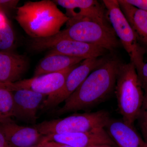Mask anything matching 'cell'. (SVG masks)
Here are the masks:
<instances>
[{
	"instance_id": "20",
	"label": "cell",
	"mask_w": 147,
	"mask_h": 147,
	"mask_svg": "<svg viewBox=\"0 0 147 147\" xmlns=\"http://www.w3.org/2000/svg\"><path fill=\"white\" fill-rule=\"evenodd\" d=\"M137 121L143 138L146 141L147 139V92L144 93V101Z\"/></svg>"
},
{
	"instance_id": "12",
	"label": "cell",
	"mask_w": 147,
	"mask_h": 147,
	"mask_svg": "<svg viewBox=\"0 0 147 147\" xmlns=\"http://www.w3.org/2000/svg\"><path fill=\"white\" fill-rule=\"evenodd\" d=\"M47 50L49 54L65 55L84 59L101 57L108 52L96 45L67 39L58 40Z\"/></svg>"
},
{
	"instance_id": "29",
	"label": "cell",
	"mask_w": 147,
	"mask_h": 147,
	"mask_svg": "<svg viewBox=\"0 0 147 147\" xmlns=\"http://www.w3.org/2000/svg\"><path fill=\"white\" fill-rule=\"evenodd\" d=\"M146 141V142H147V140H146V141Z\"/></svg>"
},
{
	"instance_id": "27",
	"label": "cell",
	"mask_w": 147,
	"mask_h": 147,
	"mask_svg": "<svg viewBox=\"0 0 147 147\" xmlns=\"http://www.w3.org/2000/svg\"><path fill=\"white\" fill-rule=\"evenodd\" d=\"M88 147H118L117 146H111L109 145H95V146H91Z\"/></svg>"
},
{
	"instance_id": "11",
	"label": "cell",
	"mask_w": 147,
	"mask_h": 147,
	"mask_svg": "<svg viewBox=\"0 0 147 147\" xmlns=\"http://www.w3.org/2000/svg\"><path fill=\"white\" fill-rule=\"evenodd\" d=\"M13 117L29 123H36L37 113L48 96L28 90H21L13 92Z\"/></svg>"
},
{
	"instance_id": "5",
	"label": "cell",
	"mask_w": 147,
	"mask_h": 147,
	"mask_svg": "<svg viewBox=\"0 0 147 147\" xmlns=\"http://www.w3.org/2000/svg\"><path fill=\"white\" fill-rule=\"evenodd\" d=\"M110 119L108 111L74 114L63 118L45 121L33 127L43 136L51 134L86 132L104 128Z\"/></svg>"
},
{
	"instance_id": "28",
	"label": "cell",
	"mask_w": 147,
	"mask_h": 147,
	"mask_svg": "<svg viewBox=\"0 0 147 147\" xmlns=\"http://www.w3.org/2000/svg\"><path fill=\"white\" fill-rule=\"evenodd\" d=\"M39 147V146H34V147Z\"/></svg>"
},
{
	"instance_id": "15",
	"label": "cell",
	"mask_w": 147,
	"mask_h": 147,
	"mask_svg": "<svg viewBox=\"0 0 147 147\" xmlns=\"http://www.w3.org/2000/svg\"><path fill=\"white\" fill-rule=\"evenodd\" d=\"M28 66V60L24 55L0 51V83L20 81Z\"/></svg>"
},
{
	"instance_id": "10",
	"label": "cell",
	"mask_w": 147,
	"mask_h": 147,
	"mask_svg": "<svg viewBox=\"0 0 147 147\" xmlns=\"http://www.w3.org/2000/svg\"><path fill=\"white\" fill-rule=\"evenodd\" d=\"M41 141H53L72 147H88L99 145L117 146L104 128L86 132L49 134L43 136Z\"/></svg>"
},
{
	"instance_id": "22",
	"label": "cell",
	"mask_w": 147,
	"mask_h": 147,
	"mask_svg": "<svg viewBox=\"0 0 147 147\" xmlns=\"http://www.w3.org/2000/svg\"><path fill=\"white\" fill-rule=\"evenodd\" d=\"M36 146L41 147H72L68 145L53 142V141H41Z\"/></svg>"
},
{
	"instance_id": "18",
	"label": "cell",
	"mask_w": 147,
	"mask_h": 147,
	"mask_svg": "<svg viewBox=\"0 0 147 147\" xmlns=\"http://www.w3.org/2000/svg\"><path fill=\"white\" fill-rule=\"evenodd\" d=\"M13 92L0 88V123L13 121Z\"/></svg>"
},
{
	"instance_id": "17",
	"label": "cell",
	"mask_w": 147,
	"mask_h": 147,
	"mask_svg": "<svg viewBox=\"0 0 147 147\" xmlns=\"http://www.w3.org/2000/svg\"><path fill=\"white\" fill-rule=\"evenodd\" d=\"M84 60L65 55L47 54L37 65L34 77L63 71L78 64Z\"/></svg>"
},
{
	"instance_id": "4",
	"label": "cell",
	"mask_w": 147,
	"mask_h": 147,
	"mask_svg": "<svg viewBox=\"0 0 147 147\" xmlns=\"http://www.w3.org/2000/svg\"><path fill=\"white\" fill-rule=\"evenodd\" d=\"M115 91L122 119L133 125L142 108L144 92L133 64H121L117 74Z\"/></svg>"
},
{
	"instance_id": "26",
	"label": "cell",
	"mask_w": 147,
	"mask_h": 147,
	"mask_svg": "<svg viewBox=\"0 0 147 147\" xmlns=\"http://www.w3.org/2000/svg\"><path fill=\"white\" fill-rule=\"evenodd\" d=\"M7 19L3 12L0 11V27L2 26L7 22Z\"/></svg>"
},
{
	"instance_id": "8",
	"label": "cell",
	"mask_w": 147,
	"mask_h": 147,
	"mask_svg": "<svg viewBox=\"0 0 147 147\" xmlns=\"http://www.w3.org/2000/svg\"><path fill=\"white\" fill-rule=\"evenodd\" d=\"M78 64L59 72L44 74L14 83H0V88L12 92L21 90H28L48 96L63 86L69 74Z\"/></svg>"
},
{
	"instance_id": "14",
	"label": "cell",
	"mask_w": 147,
	"mask_h": 147,
	"mask_svg": "<svg viewBox=\"0 0 147 147\" xmlns=\"http://www.w3.org/2000/svg\"><path fill=\"white\" fill-rule=\"evenodd\" d=\"M0 131L15 147L36 146L44 136L34 127L21 126L13 121L0 123Z\"/></svg>"
},
{
	"instance_id": "6",
	"label": "cell",
	"mask_w": 147,
	"mask_h": 147,
	"mask_svg": "<svg viewBox=\"0 0 147 147\" xmlns=\"http://www.w3.org/2000/svg\"><path fill=\"white\" fill-rule=\"evenodd\" d=\"M107 20L112 25L121 44L129 56L130 62L139 72L145 63L146 51L139 43L134 31L121 10L118 0H103Z\"/></svg>"
},
{
	"instance_id": "13",
	"label": "cell",
	"mask_w": 147,
	"mask_h": 147,
	"mask_svg": "<svg viewBox=\"0 0 147 147\" xmlns=\"http://www.w3.org/2000/svg\"><path fill=\"white\" fill-rule=\"evenodd\" d=\"M118 147H147V143L133 127L122 119L110 118L104 127Z\"/></svg>"
},
{
	"instance_id": "19",
	"label": "cell",
	"mask_w": 147,
	"mask_h": 147,
	"mask_svg": "<svg viewBox=\"0 0 147 147\" xmlns=\"http://www.w3.org/2000/svg\"><path fill=\"white\" fill-rule=\"evenodd\" d=\"M14 41V33L7 21L0 27V51H9L13 46Z\"/></svg>"
},
{
	"instance_id": "16",
	"label": "cell",
	"mask_w": 147,
	"mask_h": 147,
	"mask_svg": "<svg viewBox=\"0 0 147 147\" xmlns=\"http://www.w3.org/2000/svg\"><path fill=\"white\" fill-rule=\"evenodd\" d=\"M118 1L139 43L147 52V11L131 5L125 0H118Z\"/></svg>"
},
{
	"instance_id": "1",
	"label": "cell",
	"mask_w": 147,
	"mask_h": 147,
	"mask_svg": "<svg viewBox=\"0 0 147 147\" xmlns=\"http://www.w3.org/2000/svg\"><path fill=\"white\" fill-rule=\"evenodd\" d=\"M122 62L115 56L105 57L100 65L90 74L62 107L54 110L60 116L87 110L103 101L115 90L117 74Z\"/></svg>"
},
{
	"instance_id": "24",
	"label": "cell",
	"mask_w": 147,
	"mask_h": 147,
	"mask_svg": "<svg viewBox=\"0 0 147 147\" xmlns=\"http://www.w3.org/2000/svg\"><path fill=\"white\" fill-rule=\"evenodd\" d=\"M0 147H15L7 141L3 134L0 131Z\"/></svg>"
},
{
	"instance_id": "7",
	"label": "cell",
	"mask_w": 147,
	"mask_h": 147,
	"mask_svg": "<svg viewBox=\"0 0 147 147\" xmlns=\"http://www.w3.org/2000/svg\"><path fill=\"white\" fill-rule=\"evenodd\" d=\"M105 57L86 59L77 65L69 74L63 86L57 92L47 96L41 109L44 110L55 109L68 98L92 71L104 61Z\"/></svg>"
},
{
	"instance_id": "9",
	"label": "cell",
	"mask_w": 147,
	"mask_h": 147,
	"mask_svg": "<svg viewBox=\"0 0 147 147\" xmlns=\"http://www.w3.org/2000/svg\"><path fill=\"white\" fill-rule=\"evenodd\" d=\"M54 2L65 9L67 23L90 20L108 24L106 9L96 0H56ZM66 23V24H67Z\"/></svg>"
},
{
	"instance_id": "23",
	"label": "cell",
	"mask_w": 147,
	"mask_h": 147,
	"mask_svg": "<svg viewBox=\"0 0 147 147\" xmlns=\"http://www.w3.org/2000/svg\"><path fill=\"white\" fill-rule=\"evenodd\" d=\"M127 2L137 8L147 11V0H125Z\"/></svg>"
},
{
	"instance_id": "2",
	"label": "cell",
	"mask_w": 147,
	"mask_h": 147,
	"mask_svg": "<svg viewBox=\"0 0 147 147\" xmlns=\"http://www.w3.org/2000/svg\"><path fill=\"white\" fill-rule=\"evenodd\" d=\"M66 24V28L55 35L34 38L32 42V48L36 51L47 50L55 42L64 39L96 45L111 53L120 46L121 42L114 30L108 24L83 20Z\"/></svg>"
},
{
	"instance_id": "25",
	"label": "cell",
	"mask_w": 147,
	"mask_h": 147,
	"mask_svg": "<svg viewBox=\"0 0 147 147\" xmlns=\"http://www.w3.org/2000/svg\"><path fill=\"white\" fill-rule=\"evenodd\" d=\"M18 2H19L18 1H4V0L1 1L0 0V4L13 7L16 6Z\"/></svg>"
},
{
	"instance_id": "3",
	"label": "cell",
	"mask_w": 147,
	"mask_h": 147,
	"mask_svg": "<svg viewBox=\"0 0 147 147\" xmlns=\"http://www.w3.org/2000/svg\"><path fill=\"white\" fill-rule=\"evenodd\" d=\"M16 21L25 32L33 38L57 34L69 18L54 1H28L17 7Z\"/></svg>"
},
{
	"instance_id": "21",
	"label": "cell",
	"mask_w": 147,
	"mask_h": 147,
	"mask_svg": "<svg viewBox=\"0 0 147 147\" xmlns=\"http://www.w3.org/2000/svg\"><path fill=\"white\" fill-rule=\"evenodd\" d=\"M137 75L144 93L147 92V61L144 64Z\"/></svg>"
}]
</instances>
